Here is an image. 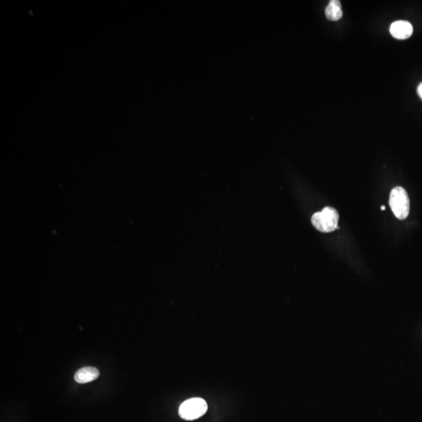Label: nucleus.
I'll list each match as a JSON object with an SVG mask.
<instances>
[{
    "instance_id": "obj_4",
    "label": "nucleus",
    "mask_w": 422,
    "mask_h": 422,
    "mask_svg": "<svg viewBox=\"0 0 422 422\" xmlns=\"http://www.w3.org/2000/svg\"><path fill=\"white\" fill-rule=\"evenodd\" d=\"M389 31L395 39L404 40L409 39L413 35L414 28L410 22L406 21H397L391 24Z\"/></svg>"
},
{
    "instance_id": "obj_7",
    "label": "nucleus",
    "mask_w": 422,
    "mask_h": 422,
    "mask_svg": "<svg viewBox=\"0 0 422 422\" xmlns=\"http://www.w3.org/2000/svg\"><path fill=\"white\" fill-rule=\"evenodd\" d=\"M417 90H418V96H419V97H420L422 100V82L418 86V89Z\"/></svg>"
},
{
    "instance_id": "obj_2",
    "label": "nucleus",
    "mask_w": 422,
    "mask_h": 422,
    "mask_svg": "<svg viewBox=\"0 0 422 422\" xmlns=\"http://www.w3.org/2000/svg\"><path fill=\"white\" fill-rule=\"evenodd\" d=\"M389 206L395 216L400 220H404L410 213V199L406 190L401 186L392 190L389 195Z\"/></svg>"
},
{
    "instance_id": "obj_3",
    "label": "nucleus",
    "mask_w": 422,
    "mask_h": 422,
    "mask_svg": "<svg viewBox=\"0 0 422 422\" xmlns=\"http://www.w3.org/2000/svg\"><path fill=\"white\" fill-rule=\"evenodd\" d=\"M207 404L201 398H192L182 402L180 406L179 415L182 419L191 421L203 416L207 412Z\"/></svg>"
},
{
    "instance_id": "obj_8",
    "label": "nucleus",
    "mask_w": 422,
    "mask_h": 422,
    "mask_svg": "<svg viewBox=\"0 0 422 422\" xmlns=\"http://www.w3.org/2000/svg\"><path fill=\"white\" fill-rule=\"evenodd\" d=\"M381 211H385V206H381Z\"/></svg>"
},
{
    "instance_id": "obj_1",
    "label": "nucleus",
    "mask_w": 422,
    "mask_h": 422,
    "mask_svg": "<svg viewBox=\"0 0 422 422\" xmlns=\"http://www.w3.org/2000/svg\"><path fill=\"white\" fill-rule=\"evenodd\" d=\"M338 211L331 207H324L320 212H316L311 217V222L316 230L320 232L329 233L338 228Z\"/></svg>"
},
{
    "instance_id": "obj_5",
    "label": "nucleus",
    "mask_w": 422,
    "mask_h": 422,
    "mask_svg": "<svg viewBox=\"0 0 422 422\" xmlns=\"http://www.w3.org/2000/svg\"><path fill=\"white\" fill-rule=\"evenodd\" d=\"M100 376V371L96 367H85L78 370L74 375V379L78 383L84 384L90 382Z\"/></svg>"
},
{
    "instance_id": "obj_6",
    "label": "nucleus",
    "mask_w": 422,
    "mask_h": 422,
    "mask_svg": "<svg viewBox=\"0 0 422 422\" xmlns=\"http://www.w3.org/2000/svg\"><path fill=\"white\" fill-rule=\"evenodd\" d=\"M325 15L329 21H337L342 17V6L338 0H332L325 9Z\"/></svg>"
}]
</instances>
